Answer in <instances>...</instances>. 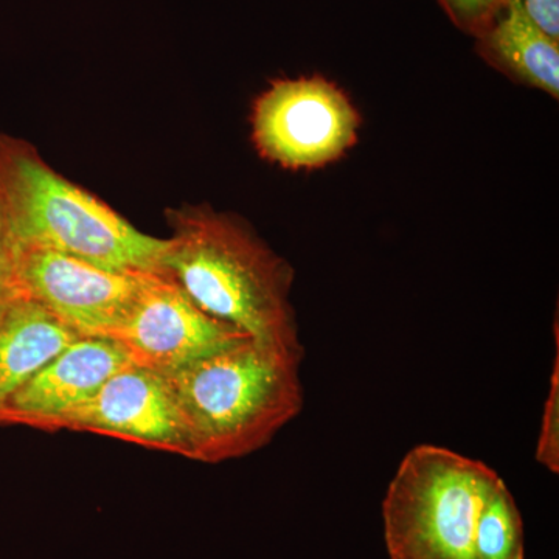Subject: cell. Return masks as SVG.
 I'll use <instances>...</instances> for the list:
<instances>
[{"label":"cell","instance_id":"obj_1","mask_svg":"<svg viewBox=\"0 0 559 559\" xmlns=\"http://www.w3.org/2000/svg\"><path fill=\"white\" fill-rule=\"evenodd\" d=\"M165 271L213 318L304 360L290 304L294 270L245 221L209 205L165 212Z\"/></svg>","mask_w":559,"mask_h":559},{"label":"cell","instance_id":"obj_2","mask_svg":"<svg viewBox=\"0 0 559 559\" xmlns=\"http://www.w3.org/2000/svg\"><path fill=\"white\" fill-rule=\"evenodd\" d=\"M300 364L245 337L162 374L190 430L194 462L223 463L267 447L304 409Z\"/></svg>","mask_w":559,"mask_h":559},{"label":"cell","instance_id":"obj_3","mask_svg":"<svg viewBox=\"0 0 559 559\" xmlns=\"http://www.w3.org/2000/svg\"><path fill=\"white\" fill-rule=\"evenodd\" d=\"M0 210L17 248L69 253L108 270L164 272L168 238L151 237L50 167L39 151L0 134Z\"/></svg>","mask_w":559,"mask_h":559},{"label":"cell","instance_id":"obj_4","mask_svg":"<svg viewBox=\"0 0 559 559\" xmlns=\"http://www.w3.org/2000/svg\"><path fill=\"white\" fill-rule=\"evenodd\" d=\"M500 479L484 462L447 448L407 452L382 502L390 559H476L477 518Z\"/></svg>","mask_w":559,"mask_h":559},{"label":"cell","instance_id":"obj_5","mask_svg":"<svg viewBox=\"0 0 559 559\" xmlns=\"http://www.w3.org/2000/svg\"><path fill=\"white\" fill-rule=\"evenodd\" d=\"M252 140L266 160L319 168L341 159L358 140V110L322 76L277 80L253 103Z\"/></svg>","mask_w":559,"mask_h":559},{"label":"cell","instance_id":"obj_6","mask_svg":"<svg viewBox=\"0 0 559 559\" xmlns=\"http://www.w3.org/2000/svg\"><path fill=\"white\" fill-rule=\"evenodd\" d=\"M245 337L250 336L202 310L164 271L143 274L130 311L108 340L131 362L167 374Z\"/></svg>","mask_w":559,"mask_h":559},{"label":"cell","instance_id":"obj_7","mask_svg":"<svg viewBox=\"0 0 559 559\" xmlns=\"http://www.w3.org/2000/svg\"><path fill=\"white\" fill-rule=\"evenodd\" d=\"M143 274L46 248H17L14 288L84 337H108L130 311Z\"/></svg>","mask_w":559,"mask_h":559},{"label":"cell","instance_id":"obj_8","mask_svg":"<svg viewBox=\"0 0 559 559\" xmlns=\"http://www.w3.org/2000/svg\"><path fill=\"white\" fill-rule=\"evenodd\" d=\"M60 430L112 437L194 460L190 430L167 380L134 362L62 419Z\"/></svg>","mask_w":559,"mask_h":559},{"label":"cell","instance_id":"obj_9","mask_svg":"<svg viewBox=\"0 0 559 559\" xmlns=\"http://www.w3.org/2000/svg\"><path fill=\"white\" fill-rule=\"evenodd\" d=\"M128 364L130 356L116 341L81 336L7 400L0 409V426L60 432L62 419Z\"/></svg>","mask_w":559,"mask_h":559},{"label":"cell","instance_id":"obj_10","mask_svg":"<svg viewBox=\"0 0 559 559\" xmlns=\"http://www.w3.org/2000/svg\"><path fill=\"white\" fill-rule=\"evenodd\" d=\"M79 337L43 305L16 290L0 307V409L44 364Z\"/></svg>","mask_w":559,"mask_h":559},{"label":"cell","instance_id":"obj_11","mask_svg":"<svg viewBox=\"0 0 559 559\" xmlns=\"http://www.w3.org/2000/svg\"><path fill=\"white\" fill-rule=\"evenodd\" d=\"M481 57L511 79L559 97V44L530 20L521 0H507L481 33Z\"/></svg>","mask_w":559,"mask_h":559},{"label":"cell","instance_id":"obj_12","mask_svg":"<svg viewBox=\"0 0 559 559\" xmlns=\"http://www.w3.org/2000/svg\"><path fill=\"white\" fill-rule=\"evenodd\" d=\"M474 558L525 559L524 524L502 479L489 489L477 518Z\"/></svg>","mask_w":559,"mask_h":559},{"label":"cell","instance_id":"obj_13","mask_svg":"<svg viewBox=\"0 0 559 559\" xmlns=\"http://www.w3.org/2000/svg\"><path fill=\"white\" fill-rule=\"evenodd\" d=\"M559 333L555 330L557 341V355H555L554 370L550 377L549 396L544 404L543 425H540L536 460L550 471L559 473Z\"/></svg>","mask_w":559,"mask_h":559},{"label":"cell","instance_id":"obj_14","mask_svg":"<svg viewBox=\"0 0 559 559\" xmlns=\"http://www.w3.org/2000/svg\"><path fill=\"white\" fill-rule=\"evenodd\" d=\"M440 3L457 27L480 36L499 16L507 0H440Z\"/></svg>","mask_w":559,"mask_h":559},{"label":"cell","instance_id":"obj_15","mask_svg":"<svg viewBox=\"0 0 559 559\" xmlns=\"http://www.w3.org/2000/svg\"><path fill=\"white\" fill-rule=\"evenodd\" d=\"M16 257V241H14L5 216L0 210V307L16 293V288H14Z\"/></svg>","mask_w":559,"mask_h":559},{"label":"cell","instance_id":"obj_16","mask_svg":"<svg viewBox=\"0 0 559 559\" xmlns=\"http://www.w3.org/2000/svg\"><path fill=\"white\" fill-rule=\"evenodd\" d=\"M521 3L540 31L559 40V0H521Z\"/></svg>","mask_w":559,"mask_h":559}]
</instances>
